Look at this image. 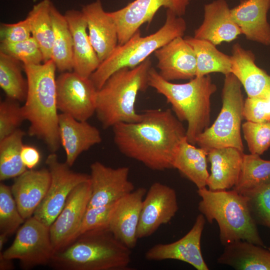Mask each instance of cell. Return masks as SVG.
<instances>
[{"mask_svg":"<svg viewBox=\"0 0 270 270\" xmlns=\"http://www.w3.org/2000/svg\"><path fill=\"white\" fill-rule=\"evenodd\" d=\"M142 114L139 122L112 126L116 146L122 154L150 170L174 168L179 146L186 138V129L169 108L148 110Z\"/></svg>","mask_w":270,"mask_h":270,"instance_id":"obj_1","label":"cell"},{"mask_svg":"<svg viewBox=\"0 0 270 270\" xmlns=\"http://www.w3.org/2000/svg\"><path fill=\"white\" fill-rule=\"evenodd\" d=\"M22 66L28 90L22 108L25 120L30 122L28 134L42 140L51 152L55 153L60 144L56 64L50 59L38 64Z\"/></svg>","mask_w":270,"mask_h":270,"instance_id":"obj_2","label":"cell"},{"mask_svg":"<svg viewBox=\"0 0 270 270\" xmlns=\"http://www.w3.org/2000/svg\"><path fill=\"white\" fill-rule=\"evenodd\" d=\"M130 262L131 249L106 228L79 235L48 264L57 270H126Z\"/></svg>","mask_w":270,"mask_h":270,"instance_id":"obj_3","label":"cell"},{"mask_svg":"<svg viewBox=\"0 0 270 270\" xmlns=\"http://www.w3.org/2000/svg\"><path fill=\"white\" fill-rule=\"evenodd\" d=\"M148 85L166 98L180 121L188 122L186 139L196 144L198 136L210 124V98L217 90L210 76H196L186 83L174 84L164 80L152 67Z\"/></svg>","mask_w":270,"mask_h":270,"instance_id":"obj_4","label":"cell"},{"mask_svg":"<svg viewBox=\"0 0 270 270\" xmlns=\"http://www.w3.org/2000/svg\"><path fill=\"white\" fill-rule=\"evenodd\" d=\"M152 67L148 58L134 68H121L97 90L95 113L103 128L142 120V114L135 108L136 100L138 92L149 86L148 72Z\"/></svg>","mask_w":270,"mask_h":270,"instance_id":"obj_5","label":"cell"},{"mask_svg":"<svg viewBox=\"0 0 270 270\" xmlns=\"http://www.w3.org/2000/svg\"><path fill=\"white\" fill-rule=\"evenodd\" d=\"M198 194L201 198L198 210L210 224L216 222L222 244L246 240L265 246L250 214L246 196L233 189L212 191L206 187L198 189Z\"/></svg>","mask_w":270,"mask_h":270,"instance_id":"obj_6","label":"cell"},{"mask_svg":"<svg viewBox=\"0 0 270 270\" xmlns=\"http://www.w3.org/2000/svg\"><path fill=\"white\" fill-rule=\"evenodd\" d=\"M186 29L184 20L166 10L165 22L159 30L146 36H142L138 30L126 43L118 44L92 74L90 80L99 90L114 72L138 66L160 47L177 37L183 36Z\"/></svg>","mask_w":270,"mask_h":270,"instance_id":"obj_7","label":"cell"},{"mask_svg":"<svg viewBox=\"0 0 270 270\" xmlns=\"http://www.w3.org/2000/svg\"><path fill=\"white\" fill-rule=\"evenodd\" d=\"M242 84L232 73L225 76L222 108L211 126L200 134L196 144L208 152L211 149L233 147L244 152L241 136L244 102Z\"/></svg>","mask_w":270,"mask_h":270,"instance_id":"obj_8","label":"cell"},{"mask_svg":"<svg viewBox=\"0 0 270 270\" xmlns=\"http://www.w3.org/2000/svg\"><path fill=\"white\" fill-rule=\"evenodd\" d=\"M55 251L52 244L50 227L34 216L26 219L18 230L12 244L0 256L20 262L22 268L48 264Z\"/></svg>","mask_w":270,"mask_h":270,"instance_id":"obj_9","label":"cell"},{"mask_svg":"<svg viewBox=\"0 0 270 270\" xmlns=\"http://www.w3.org/2000/svg\"><path fill=\"white\" fill-rule=\"evenodd\" d=\"M46 163L50 174V182L46 194L34 212L33 216L49 226L62 209L74 188L80 182L90 178V175L76 172L66 162L58 160L51 152Z\"/></svg>","mask_w":270,"mask_h":270,"instance_id":"obj_10","label":"cell"},{"mask_svg":"<svg viewBox=\"0 0 270 270\" xmlns=\"http://www.w3.org/2000/svg\"><path fill=\"white\" fill-rule=\"evenodd\" d=\"M58 110L80 121H87L95 112L97 89L90 78L74 72H65L56 78Z\"/></svg>","mask_w":270,"mask_h":270,"instance_id":"obj_11","label":"cell"},{"mask_svg":"<svg viewBox=\"0 0 270 270\" xmlns=\"http://www.w3.org/2000/svg\"><path fill=\"white\" fill-rule=\"evenodd\" d=\"M91 192L90 178L77 185L68 196L58 216L50 226V238L55 252L68 246L78 236Z\"/></svg>","mask_w":270,"mask_h":270,"instance_id":"obj_12","label":"cell"},{"mask_svg":"<svg viewBox=\"0 0 270 270\" xmlns=\"http://www.w3.org/2000/svg\"><path fill=\"white\" fill-rule=\"evenodd\" d=\"M192 0H134L123 8L108 12L118 34V44H123L143 24H150L156 12L164 7L182 16Z\"/></svg>","mask_w":270,"mask_h":270,"instance_id":"obj_13","label":"cell"},{"mask_svg":"<svg viewBox=\"0 0 270 270\" xmlns=\"http://www.w3.org/2000/svg\"><path fill=\"white\" fill-rule=\"evenodd\" d=\"M178 210L175 190L160 182L153 183L143 200L137 230L138 239L150 236L162 225L168 223Z\"/></svg>","mask_w":270,"mask_h":270,"instance_id":"obj_14","label":"cell"},{"mask_svg":"<svg viewBox=\"0 0 270 270\" xmlns=\"http://www.w3.org/2000/svg\"><path fill=\"white\" fill-rule=\"evenodd\" d=\"M90 168L92 192L88 208L114 204L135 190L128 166L112 168L95 162Z\"/></svg>","mask_w":270,"mask_h":270,"instance_id":"obj_15","label":"cell"},{"mask_svg":"<svg viewBox=\"0 0 270 270\" xmlns=\"http://www.w3.org/2000/svg\"><path fill=\"white\" fill-rule=\"evenodd\" d=\"M205 223V217L200 214L186 235L173 242L154 245L146 252V259L150 261L178 260L186 262L198 270H208L200 248Z\"/></svg>","mask_w":270,"mask_h":270,"instance_id":"obj_16","label":"cell"},{"mask_svg":"<svg viewBox=\"0 0 270 270\" xmlns=\"http://www.w3.org/2000/svg\"><path fill=\"white\" fill-rule=\"evenodd\" d=\"M158 74L164 80H192L196 76L194 52L183 36L177 37L154 52Z\"/></svg>","mask_w":270,"mask_h":270,"instance_id":"obj_17","label":"cell"},{"mask_svg":"<svg viewBox=\"0 0 270 270\" xmlns=\"http://www.w3.org/2000/svg\"><path fill=\"white\" fill-rule=\"evenodd\" d=\"M146 192L144 188L140 187L119 200L115 203L110 218V230L130 249L136 244L138 227Z\"/></svg>","mask_w":270,"mask_h":270,"instance_id":"obj_18","label":"cell"},{"mask_svg":"<svg viewBox=\"0 0 270 270\" xmlns=\"http://www.w3.org/2000/svg\"><path fill=\"white\" fill-rule=\"evenodd\" d=\"M81 12L89 38L101 63L118 45L116 26L109 12L104 11L100 0L83 6Z\"/></svg>","mask_w":270,"mask_h":270,"instance_id":"obj_19","label":"cell"},{"mask_svg":"<svg viewBox=\"0 0 270 270\" xmlns=\"http://www.w3.org/2000/svg\"><path fill=\"white\" fill-rule=\"evenodd\" d=\"M242 34L226 0H216L204 5L202 22L194 30V37L216 46L230 42Z\"/></svg>","mask_w":270,"mask_h":270,"instance_id":"obj_20","label":"cell"},{"mask_svg":"<svg viewBox=\"0 0 270 270\" xmlns=\"http://www.w3.org/2000/svg\"><path fill=\"white\" fill-rule=\"evenodd\" d=\"M231 73L244 87L248 98H270V75L255 63L254 52L238 43L232 50Z\"/></svg>","mask_w":270,"mask_h":270,"instance_id":"obj_21","label":"cell"},{"mask_svg":"<svg viewBox=\"0 0 270 270\" xmlns=\"http://www.w3.org/2000/svg\"><path fill=\"white\" fill-rule=\"evenodd\" d=\"M60 142L66 154V163L70 167L84 152L102 142L99 130L87 121H80L68 114H58Z\"/></svg>","mask_w":270,"mask_h":270,"instance_id":"obj_22","label":"cell"},{"mask_svg":"<svg viewBox=\"0 0 270 270\" xmlns=\"http://www.w3.org/2000/svg\"><path fill=\"white\" fill-rule=\"evenodd\" d=\"M50 182L48 168L26 170L16 179L10 187L18 210L26 220L33 216L44 200Z\"/></svg>","mask_w":270,"mask_h":270,"instance_id":"obj_23","label":"cell"},{"mask_svg":"<svg viewBox=\"0 0 270 270\" xmlns=\"http://www.w3.org/2000/svg\"><path fill=\"white\" fill-rule=\"evenodd\" d=\"M270 0H246L230 9L232 16L246 39L270 46L268 13Z\"/></svg>","mask_w":270,"mask_h":270,"instance_id":"obj_24","label":"cell"},{"mask_svg":"<svg viewBox=\"0 0 270 270\" xmlns=\"http://www.w3.org/2000/svg\"><path fill=\"white\" fill-rule=\"evenodd\" d=\"M73 41V70L90 78L100 62L89 38L87 24L81 10H70L64 14Z\"/></svg>","mask_w":270,"mask_h":270,"instance_id":"obj_25","label":"cell"},{"mask_svg":"<svg viewBox=\"0 0 270 270\" xmlns=\"http://www.w3.org/2000/svg\"><path fill=\"white\" fill-rule=\"evenodd\" d=\"M244 154L233 147L208 150L207 156L211 167L206 182L208 189L216 191L233 188L239 177Z\"/></svg>","mask_w":270,"mask_h":270,"instance_id":"obj_26","label":"cell"},{"mask_svg":"<svg viewBox=\"0 0 270 270\" xmlns=\"http://www.w3.org/2000/svg\"><path fill=\"white\" fill-rule=\"evenodd\" d=\"M217 262L238 270H270V250L265 246L238 240L225 246Z\"/></svg>","mask_w":270,"mask_h":270,"instance_id":"obj_27","label":"cell"},{"mask_svg":"<svg viewBox=\"0 0 270 270\" xmlns=\"http://www.w3.org/2000/svg\"><path fill=\"white\" fill-rule=\"evenodd\" d=\"M208 152L189 142L186 138L181 142L174 162V168L192 182L198 189L206 186L209 173L207 170Z\"/></svg>","mask_w":270,"mask_h":270,"instance_id":"obj_28","label":"cell"},{"mask_svg":"<svg viewBox=\"0 0 270 270\" xmlns=\"http://www.w3.org/2000/svg\"><path fill=\"white\" fill-rule=\"evenodd\" d=\"M50 14L54 35L51 59L62 72L73 70V41L67 20L52 3Z\"/></svg>","mask_w":270,"mask_h":270,"instance_id":"obj_29","label":"cell"},{"mask_svg":"<svg viewBox=\"0 0 270 270\" xmlns=\"http://www.w3.org/2000/svg\"><path fill=\"white\" fill-rule=\"evenodd\" d=\"M193 48L196 60V77L212 72H220L224 76L231 73L230 56L218 50L212 42L192 36L184 38Z\"/></svg>","mask_w":270,"mask_h":270,"instance_id":"obj_30","label":"cell"},{"mask_svg":"<svg viewBox=\"0 0 270 270\" xmlns=\"http://www.w3.org/2000/svg\"><path fill=\"white\" fill-rule=\"evenodd\" d=\"M50 0H42L34 4L27 18L32 36L39 44L44 56V62L51 59L54 30L50 14Z\"/></svg>","mask_w":270,"mask_h":270,"instance_id":"obj_31","label":"cell"},{"mask_svg":"<svg viewBox=\"0 0 270 270\" xmlns=\"http://www.w3.org/2000/svg\"><path fill=\"white\" fill-rule=\"evenodd\" d=\"M270 183V160L256 154H244L238 182L232 189L242 195Z\"/></svg>","mask_w":270,"mask_h":270,"instance_id":"obj_32","label":"cell"},{"mask_svg":"<svg viewBox=\"0 0 270 270\" xmlns=\"http://www.w3.org/2000/svg\"><path fill=\"white\" fill-rule=\"evenodd\" d=\"M24 132L18 129L0 140V180L16 178L27 170L21 158Z\"/></svg>","mask_w":270,"mask_h":270,"instance_id":"obj_33","label":"cell"},{"mask_svg":"<svg viewBox=\"0 0 270 270\" xmlns=\"http://www.w3.org/2000/svg\"><path fill=\"white\" fill-rule=\"evenodd\" d=\"M22 68L20 62L0 52V86L8 98L18 102L26 100L28 90Z\"/></svg>","mask_w":270,"mask_h":270,"instance_id":"obj_34","label":"cell"},{"mask_svg":"<svg viewBox=\"0 0 270 270\" xmlns=\"http://www.w3.org/2000/svg\"><path fill=\"white\" fill-rule=\"evenodd\" d=\"M24 219L22 216L12 196L10 188L0 184V234L12 235Z\"/></svg>","mask_w":270,"mask_h":270,"instance_id":"obj_35","label":"cell"},{"mask_svg":"<svg viewBox=\"0 0 270 270\" xmlns=\"http://www.w3.org/2000/svg\"><path fill=\"white\" fill-rule=\"evenodd\" d=\"M244 196L255 223L270 228V183Z\"/></svg>","mask_w":270,"mask_h":270,"instance_id":"obj_36","label":"cell"},{"mask_svg":"<svg viewBox=\"0 0 270 270\" xmlns=\"http://www.w3.org/2000/svg\"><path fill=\"white\" fill-rule=\"evenodd\" d=\"M0 52L19 60L23 64H38L44 62L42 50L32 36L18 42L0 43Z\"/></svg>","mask_w":270,"mask_h":270,"instance_id":"obj_37","label":"cell"},{"mask_svg":"<svg viewBox=\"0 0 270 270\" xmlns=\"http://www.w3.org/2000/svg\"><path fill=\"white\" fill-rule=\"evenodd\" d=\"M242 128L250 154L260 156L270 147V122L246 120Z\"/></svg>","mask_w":270,"mask_h":270,"instance_id":"obj_38","label":"cell"},{"mask_svg":"<svg viewBox=\"0 0 270 270\" xmlns=\"http://www.w3.org/2000/svg\"><path fill=\"white\" fill-rule=\"evenodd\" d=\"M26 120L18 102L7 98L0 104V140L10 136Z\"/></svg>","mask_w":270,"mask_h":270,"instance_id":"obj_39","label":"cell"},{"mask_svg":"<svg viewBox=\"0 0 270 270\" xmlns=\"http://www.w3.org/2000/svg\"><path fill=\"white\" fill-rule=\"evenodd\" d=\"M115 203L88 208L82 219L78 236L88 231L108 228L110 218Z\"/></svg>","mask_w":270,"mask_h":270,"instance_id":"obj_40","label":"cell"},{"mask_svg":"<svg viewBox=\"0 0 270 270\" xmlns=\"http://www.w3.org/2000/svg\"><path fill=\"white\" fill-rule=\"evenodd\" d=\"M244 118L256 122H270V98H247L244 102Z\"/></svg>","mask_w":270,"mask_h":270,"instance_id":"obj_41","label":"cell"},{"mask_svg":"<svg viewBox=\"0 0 270 270\" xmlns=\"http://www.w3.org/2000/svg\"><path fill=\"white\" fill-rule=\"evenodd\" d=\"M31 36L30 27L27 18L16 23L0 24V43L18 42Z\"/></svg>","mask_w":270,"mask_h":270,"instance_id":"obj_42","label":"cell"},{"mask_svg":"<svg viewBox=\"0 0 270 270\" xmlns=\"http://www.w3.org/2000/svg\"><path fill=\"white\" fill-rule=\"evenodd\" d=\"M21 158L26 168L32 170L39 163L40 155L35 147L24 144L21 150Z\"/></svg>","mask_w":270,"mask_h":270,"instance_id":"obj_43","label":"cell"},{"mask_svg":"<svg viewBox=\"0 0 270 270\" xmlns=\"http://www.w3.org/2000/svg\"><path fill=\"white\" fill-rule=\"evenodd\" d=\"M14 268L12 260L4 258L0 256V270H11Z\"/></svg>","mask_w":270,"mask_h":270,"instance_id":"obj_44","label":"cell"},{"mask_svg":"<svg viewBox=\"0 0 270 270\" xmlns=\"http://www.w3.org/2000/svg\"><path fill=\"white\" fill-rule=\"evenodd\" d=\"M8 237L2 234H0V250L1 251L2 249L3 248V246L5 243L6 242V240H8Z\"/></svg>","mask_w":270,"mask_h":270,"instance_id":"obj_45","label":"cell"},{"mask_svg":"<svg viewBox=\"0 0 270 270\" xmlns=\"http://www.w3.org/2000/svg\"><path fill=\"white\" fill-rule=\"evenodd\" d=\"M244 0H240V2H243V1H244Z\"/></svg>","mask_w":270,"mask_h":270,"instance_id":"obj_46","label":"cell"},{"mask_svg":"<svg viewBox=\"0 0 270 270\" xmlns=\"http://www.w3.org/2000/svg\"><path fill=\"white\" fill-rule=\"evenodd\" d=\"M38 0H33L34 2H36Z\"/></svg>","mask_w":270,"mask_h":270,"instance_id":"obj_47","label":"cell"}]
</instances>
